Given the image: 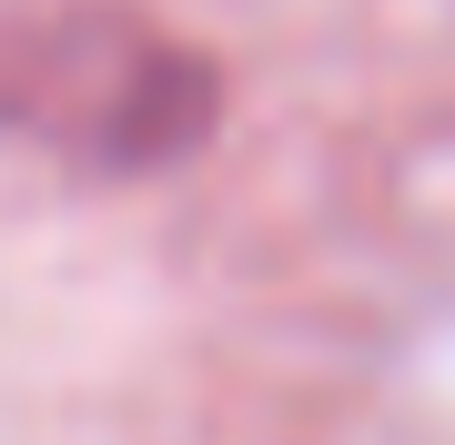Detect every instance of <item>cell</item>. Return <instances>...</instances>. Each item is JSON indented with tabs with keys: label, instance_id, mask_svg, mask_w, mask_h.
<instances>
[{
	"label": "cell",
	"instance_id": "cell-1",
	"mask_svg": "<svg viewBox=\"0 0 455 445\" xmlns=\"http://www.w3.org/2000/svg\"><path fill=\"white\" fill-rule=\"evenodd\" d=\"M223 122V61L122 0L0 11V142L71 182H152Z\"/></svg>",
	"mask_w": 455,
	"mask_h": 445
}]
</instances>
